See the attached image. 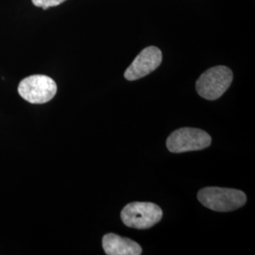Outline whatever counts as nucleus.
I'll list each match as a JSON object with an SVG mask.
<instances>
[{
	"label": "nucleus",
	"mask_w": 255,
	"mask_h": 255,
	"mask_svg": "<svg viewBox=\"0 0 255 255\" xmlns=\"http://www.w3.org/2000/svg\"><path fill=\"white\" fill-rule=\"evenodd\" d=\"M162 218L163 211L152 202H131L127 204L121 212L123 223L127 227L138 230L151 228Z\"/></svg>",
	"instance_id": "nucleus-3"
},
{
	"label": "nucleus",
	"mask_w": 255,
	"mask_h": 255,
	"mask_svg": "<svg viewBox=\"0 0 255 255\" xmlns=\"http://www.w3.org/2000/svg\"><path fill=\"white\" fill-rule=\"evenodd\" d=\"M31 1L34 6L46 9L50 7L58 6L62 3H64V1H66V0H31Z\"/></svg>",
	"instance_id": "nucleus-8"
},
{
	"label": "nucleus",
	"mask_w": 255,
	"mask_h": 255,
	"mask_svg": "<svg viewBox=\"0 0 255 255\" xmlns=\"http://www.w3.org/2000/svg\"><path fill=\"white\" fill-rule=\"evenodd\" d=\"M201 204L216 212H230L238 209L246 203V194L243 191L222 188L205 187L198 193Z\"/></svg>",
	"instance_id": "nucleus-1"
},
{
	"label": "nucleus",
	"mask_w": 255,
	"mask_h": 255,
	"mask_svg": "<svg viewBox=\"0 0 255 255\" xmlns=\"http://www.w3.org/2000/svg\"><path fill=\"white\" fill-rule=\"evenodd\" d=\"M163 60L162 51L156 46L143 49L125 71L124 77L128 81H136L147 76L157 69Z\"/></svg>",
	"instance_id": "nucleus-6"
},
{
	"label": "nucleus",
	"mask_w": 255,
	"mask_h": 255,
	"mask_svg": "<svg viewBox=\"0 0 255 255\" xmlns=\"http://www.w3.org/2000/svg\"><path fill=\"white\" fill-rule=\"evenodd\" d=\"M102 247L107 255H140L142 248L135 241L119 237L116 234L105 235L102 238Z\"/></svg>",
	"instance_id": "nucleus-7"
},
{
	"label": "nucleus",
	"mask_w": 255,
	"mask_h": 255,
	"mask_svg": "<svg viewBox=\"0 0 255 255\" xmlns=\"http://www.w3.org/2000/svg\"><path fill=\"white\" fill-rule=\"evenodd\" d=\"M19 95L32 104H43L51 101L57 93V84L45 75H32L21 81Z\"/></svg>",
	"instance_id": "nucleus-5"
},
{
	"label": "nucleus",
	"mask_w": 255,
	"mask_h": 255,
	"mask_svg": "<svg viewBox=\"0 0 255 255\" xmlns=\"http://www.w3.org/2000/svg\"><path fill=\"white\" fill-rule=\"evenodd\" d=\"M232 70L223 65L212 67L201 75L196 83V89L201 98L216 101L228 90L233 82Z\"/></svg>",
	"instance_id": "nucleus-2"
},
{
	"label": "nucleus",
	"mask_w": 255,
	"mask_h": 255,
	"mask_svg": "<svg viewBox=\"0 0 255 255\" xmlns=\"http://www.w3.org/2000/svg\"><path fill=\"white\" fill-rule=\"evenodd\" d=\"M212 138L206 131L195 128L174 130L166 140V146L173 153L201 150L211 145Z\"/></svg>",
	"instance_id": "nucleus-4"
}]
</instances>
